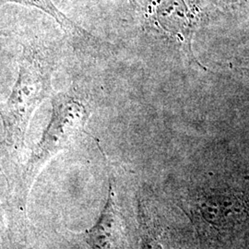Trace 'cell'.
I'll use <instances>...</instances> for the list:
<instances>
[{
  "label": "cell",
  "mask_w": 249,
  "mask_h": 249,
  "mask_svg": "<svg viewBox=\"0 0 249 249\" xmlns=\"http://www.w3.org/2000/svg\"><path fill=\"white\" fill-rule=\"evenodd\" d=\"M15 2L18 4H22L25 6H30L49 15L53 18L56 23L61 27L65 34L74 40H80L83 42H96L97 39L90 35L85 29L75 23L73 20L69 18L64 12L56 7L53 0H2Z\"/></svg>",
  "instance_id": "cell-6"
},
{
  "label": "cell",
  "mask_w": 249,
  "mask_h": 249,
  "mask_svg": "<svg viewBox=\"0 0 249 249\" xmlns=\"http://www.w3.org/2000/svg\"><path fill=\"white\" fill-rule=\"evenodd\" d=\"M53 57L41 45L23 46L17 80L9 98L0 104V116L9 135L23 138L36 109L53 95Z\"/></svg>",
  "instance_id": "cell-1"
},
{
  "label": "cell",
  "mask_w": 249,
  "mask_h": 249,
  "mask_svg": "<svg viewBox=\"0 0 249 249\" xmlns=\"http://www.w3.org/2000/svg\"><path fill=\"white\" fill-rule=\"evenodd\" d=\"M77 241L83 249H124L122 219L116 206V193L110 183L105 207L95 224L80 233Z\"/></svg>",
  "instance_id": "cell-4"
},
{
  "label": "cell",
  "mask_w": 249,
  "mask_h": 249,
  "mask_svg": "<svg viewBox=\"0 0 249 249\" xmlns=\"http://www.w3.org/2000/svg\"><path fill=\"white\" fill-rule=\"evenodd\" d=\"M137 11L148 26L178 40L194 58L191 42L201 17L194 0H144Z\"/></svg>",
  "instance_id": "cell-3"
},
{
  "label": "cell",
  "mask_w": 249,
  "mask_h": 249,
  "mask_svg": "<svg viewBox=\"0 0 249 249\" xmlns=\"http://www.w3.org/2000/svg\"><path fill=\"white\" fill-rule=\"evenodd\" d=\"M239 70H240L241 72H242L245 76H247L249 79V58L241 66L240 68H239Z\"/></svg>",
  "instance_id": "cell-8"
},
{
  "label": "cell",
  "mask_w": 249,
  "mask_h": 249,
  "mask_svg": "<svg viewBox=\"0 0 249 249\" xmlns=\"http://www.w3.org/2000/svg\"><path fill=\"white\" fill-rule=\"evenodd\" d=\"M50 100V120L30 159L29 171L32 176L58 152L70 148L85 132L91 116L92 109L89 102L77 92H53Z\"/></svg>",
  "instance_id": "cell-2"
},
{
  "label": "cell",
  "mask_w": 249,
  "mask_h": 249,
  "mask_svg": "<svg viewBox=\"0 0 249 249\" xmlns=\"http://www.w3.org/2000/svg\"><path fill=\"white\" fill-rule=\"evenodd\" d=\"M144 0H128V2L130 3L131 7L136 10H139V9L142 7Z\"/></svg>",
  "instance_id": "cell-9"
},
{
  "label": "cell",
  "mask_w": 249,
  "mask_h": 249,
  "mask_svg": "<svg viewBox=\"0 0 249 249\" xmlns=\"http://www.w3.org/2000/svg\"><path fill=\"white\" fill-rule=\"evenodd\" d=\"M196 213L212 227L226 229L240 223L245 212L243 202L237 196L212 194L197 199Z\"/></svg>",
  "instance_id": "cell-5"
},
{
  "label": "cell",
  "mask_w": 249,
  "mask_h": 249,
  "mask_svg": "<svg viewBox=\"0 0 249 249\" xmlns=\"http://www.w3.org/2000/svg\"><path fill=\"white\" fill-rule=\"evenodd\" d=\"M223 12L235 17H249V0H208Z\"/></svg>",
  "instance_id": "cell-7"
}]
</instances>
